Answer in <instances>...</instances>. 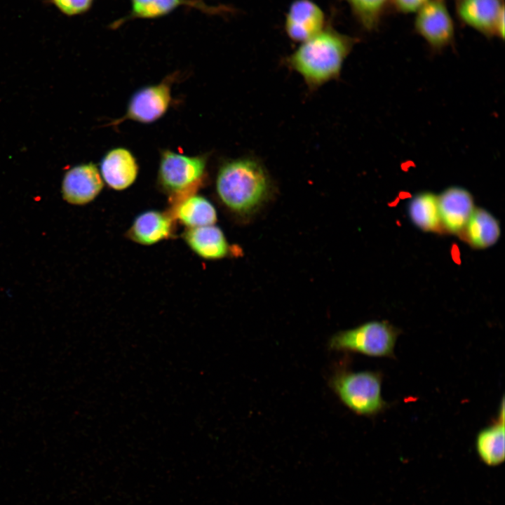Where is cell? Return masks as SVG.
<instances>
[{"instance_id":"cell-4","label":"cell","mask_w":505,"mask_h":505,"mask_svg":"<svg viewBox=\"0 0 505 505\" xmlns=\"http://www.w3.org/2000/svg\"><path fill=\"white\" fill-rule=\"evenodd\" d=\"M399 334V330L387 321H372L336 333L330 339L328 348L372 357L393 358Z\"/></svg>"},{"instance_id":"cell-12","label":"cell","mask_w":505,"mask_h":505,"mask_svg":"<svg viewBox=\"0 0 505 505\" xmlns=\"http://www.w3.org/2000/svg\"><path fill=\"white\" fill-rule=\"evenodd\" d=\"M325 27V15L321 8L311 0H295L286 14L285 29L294 41L304 42Z\"/></svg>"},{"instance_id":"cell-16","label":"cell","mask_w":505,"mask_h":505,"mask_svg":"<svg viewBox=\"0 0 505 505\" xmlns=\"http://www.w3.org/2000/svg\"><path fill=\"white\" fill-rule=\"evenodd\" d=\"M172 225L171 219L165 213L147 210L135 217L128 234L138 243L153 245L170 236Z\"/></svg>"},{"instance_id":"cell-3","label":"cell","mask_w":505,"mask_h":505,"mask_svg":"<svg viewBox=\"0 0 505 505\" xmlns=\"http://www.w3.org/2000/svg\"><path fill=\"white\" fill-rule=\"evenodd\" d=\"M330 386L341 402L358 415L375 416L387 408L382 396V375L375 371H336Z\"/></svg>"},{"instance_id":"cell-6","label":"cell","mask_w":505,"mask_h":505,"mask_svg":"<svg viewBox=\"0 0 505 505\" xmlns=\"http://www.w3.org/2000/svg\"><path fill=\"white\" fill-rule=\"evenodd\" d=\"M173 76L161 83L144 86L137 90L130 99L125 115L113 124L125 120L150 123L162 117L171 102V83Z\"/></svg>"},{"instance_id":"cell-11","label":"cell","mask_w":505,"mask_h":505,"mask_svg":"<svg viewBox=\"0 0 505 505\" xmlns=\"http://www.w3.org/2000/svg\"><path fill=\"white\" fill-rule=\"evenodd\" d=\"M443 231L458 235L465 227L474 209L471 194L460 187H450L438 196Z\"/></svg>"},{"instance_id":"cell-13","label":"cell","mask_w":505,"mask_h":505,"mask_svg":"<svg viewBox=\"0 0 505 505\" xmlns=\"http://www.w3.org/2000/svg\"><path fill=\"white\" fill-rule=\"evenodd\" d=\"M100 173L102 180L110 188L121 191L134 183L138 174V165L128 149L117 147L103 156Z\"/></svg>"},{"instance_id":"cell-22","label":"cell","mask_w":505,"mask_h":505,"mask_svg":"<svg viewBox=\"0 0 505 505\" xmlns=\"http://www.w3.org/2000/svg\"><path fill=\"white\" fill-rule=\"evenodd\" d=\"M429 0H390L394 8L403 13L417 12Z\"/></svg>"},{"instance_id":"cell-19","label":"cell","mask_w":505,"mask_h":505,"mask_svg":"<svg viewBox=\"0 0 505 505\" xmlns=\"http://www.w3.org/2000/svg\"><path fill=\"white\" fill-rule=\"evenodd\" d=\"M175 214L177 219L188 228L212 225L217 221L214 206L198 195L184 198L176 206Z\"/></svg>"},{"instance_id":"cell-20","label":"cell","mask_w":505,"mask_h":505,"mask_svg":"<svg viewBox=\"0 0 505 505\" xmlns=\"http://www.w3.org/2000/svg\"><path fill=\"white\" fill-rule=\"evenodd\" d=\"M354 16L367 30L378 25L382 15L390 0H346Z\"/></svg>"},{"instance_id":"cell-5","label":"cell","mask_w":505,"mask_h":505,"mask_svg":"<svg viewBox=\"0 0 505 505\" xmlns=\"http://www.w3.org/2000/svg\"><path fill=\"white\" fill-rule=\"evenodd\" d=\"M206 158L165 150L161 153L158 180L163 189L179 194L196 185L204 175Z\"/></svg>"},{"instance_id":"cell-17","label":"cell","mask_w":505,"mask_h":505,"mask_svg":"<svg viewBox=\"0 0 505 505\" xmlns=\"http://www.w3.org/2000/svg\"><path fill=\"white\" fill-rule=\"evenodd\" d=\"M477 453L488 466H497L504 460V407L502 400L499 416L491 425L482 429L476 440Z\"/></svg>"},{"instance_id":"cell-14","label":"cell","mask_w":505,"mask_h":505,"mask_svg":"<svg viewBox=\"0 0 505 505\" xmlns=\"http://www.w3.org/2000/svg\"><path fill=\"white\" fill-rule=\"evenodd\" d=\"M183 237L191 250L203 259H220L227 253L226 238L221 229L214 224L188 228Z\"/></svg>"},{"instance_id":"cell-7","label":"cell","mask_w":505,"mask_h":505,"mask_svg":"<svg viewBox=\"0 0 505 505\" xmlns=\"http://www.w3.org/2000/svg\"><path fill=\"white\" fill-rule=\"evenodd\" d=\"M415 28L433 50L450 45L454 39L453 21L443 0H429L418 11Z\"/></svg>"},{"instance_id":"cell-18","label":"cell","mask_w":505,"mask_h":505,"mask_svg":"<svg viewBox=\"0 0 505 505\" xmlns=\"http://www.w3.org/2000/svg\"><path fill=\"white\" fill-rule=\"evenodd\" d=\"M408 213L413 224L427 232H443L438 209V196L423 191L413 196L408 204Z\"/></svg>"},{"instance_id":"cell-9","label":"cell","mask_w":505,"mask_h":505,"mask_svg":"<svg viewBox=\"0 0 505 505\" xmlns=\"http://www.w3.org/2000/svg\"><path fill=\"white\" fill-rule=\"evenodd\" d=\"M130 6L128 13L112 22V29L132 20L161 18L180 7L197 9L209 15H222L231 11L227 6H212L203 0H130Z\"/></svg>"},{"instance_id":"cell-15","label":"cell","mask_w":505,"mask_h":505,"mask_svg":"<svg viewBox=\"0 0 505 505\" xmlns=\"http://www.w3.org/2000/svg\"><path fill=\"white\" fill-rule=\"evenodd\" d=\"M500 233L498 220L485 209L476 208L459 236L472 248L483 249L493 245Z\"/></svg>"},{"instance_id":"cell-1","label":"cell","mask_w":505,"mask_h":505,"mask_svg":"<svg viewBox=\"0 0 505 505\" xmlns=\"http://www.w3.org/2000/svg\"><path fill=\"white\" fill-rule=\"evenodd\" d=\"M358 39L332 27L324 29L285 59V65L298 73L310 91L339 78L345 59Z\"/></svg>"},{"instance_id":"cell-10","label":"cell","mask_w":505,"mask_h":505,"mask_svg":"<svg viewBox=\"0 0 505 505\" xmlns=\"http://www.w3.org/2000/svg\"><path fill=\"white\" fill-rule=\"evenodd\" d=\"M103 187V180L97 166L92 163H82L65 174L62 195L70 204L86 205L96 198Z\"/></svg>"},{"instance_id":"cell-8","label":"cell","mask_w":505,"mask_h":505,"mask_svg":"<svg viewBox=\"0 0 505 505\" xmlns=\"http://www.w3.org/2000/svg\"><path fill=\"white\" fill-rule=\"evenodd\" d=\"M457 14L462 22L487 37L504 36V0H458Z\"/></svg>"},{"instance_id":"cell-21","label":"cell","mask_w":505,"mask_h":505,"mask_svg":"<svg viewBox=\"0 0 505 505\" xmlns=\"http://www.w3.org/2000/svg\"><path fill=\"white\" fill-rule=\"evenodd\" d=\"M55 6L65 14L74 15L87 11L93 0H53Z\"/></svg>"},{"instance_id":"cell-2","label":"cell","mask_w":505,"mask_h":505,"mask_svg":"<svg viewBox=\"0 0 505 505\" xmlns=\"http://www.w3.org/2000/svg\"><path fill=\"white\" fill-rule=\"evenodd\" d=\"M269 175L264 166L252 157H241L224 162L215 181L220 201L229 209L245 213L257 208L267 196Z\"/></svg>"}]
</instances>
